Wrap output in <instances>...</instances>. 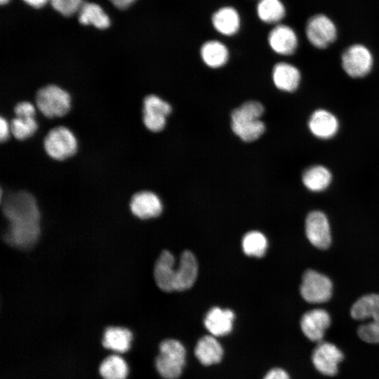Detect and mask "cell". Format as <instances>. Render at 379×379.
<instances>
[{
	"label": "cell",
	"mask_w": 379,
	"mask_h": 379,
	"mask_svg": "<svg viewBox=\"0 0 379 379\" xmlns=\"http://www.w3.org/2000/svg\"><path fill=\"white\" fill-rule=\"evenodd\" d=\"M2 211L9 222L4 234L8 244L26 249L36 244L40 234V212L33 195L25 191L7 195Z\"/></svg>",
	"instance_id": "1"
},
{
	"label": "cell",
	"mask_w": 379,
	"mask_h": 379,
	"mask_svg": "<svg viewBox=\"0 0 379 379\" xmlns=\"http://www.w3.org/2000/svg\"><path fill=\"white\" fill-rule=\"evenodd\" d=\"M190 354L181 340L173 337L162 339L154 358L157 374L161 379H180L187 366Z\"/></svg>",
	"instance_id": "2"
},
{
	"label": "cell",
	"mask_w": 379,
	"mask_h": 379,
	"mask_svg": "<svg viewBox=\"0 0 379 379\" xmlns=\"http://www.w3.org/2000/svg\"><path fill=\"white\" fill-rule=\"evenodd\" d=\"M351 317L361 324L356 333L362 342L379 345V294L361 296L350 309Z\"/></svg>",
	"instance_id": "3"
},
{
	"label": "cell",
	"mask_w": 379,
	"mask_h": 379,
	"mask_svg": "<svg viewBox=\"0 0 379 379\" xmlns=\"http://www.w3.org/2000/svg\"><path fill=\"white\" fill-rule=\"evenodd\" d=\"M263 105L256 100H248L231 113V128L234 133L246 142L258 140L265 132V125L260 119Z\"/></svg>",
	"instance_id": "4"
},
{
	"label": "cell",
	"mask_w": 379,
	"mask_h": 379,
	"mask_svg": "<svg viewBox=\"0 0 379 379\" xmlns=\"http://www.w3.org/2000/svg\"><path fill=\"white\" fill-rule=\"evenodd\" d=\"M34 104L37 111L51 119L67 115L72 109V101L66 89L56 84H48L36 91Z\"/></svg>",
	"instance_id": "5"
},
{
	"label": "cell",
	"mask_w": 379,
	"mask_h": 379,
	"mask_svg": "<svg viewBox=\"0 0 379 379\" xmlns=\"http://www.w3.org/2000/svg\"><path fill=\"white\" fill-rule=\"evenodd\" d=\"M45 154L51 159L63 161L73 157L78 152L79 141L67 126L59 125L51 128L42 141Z\"/></svg>",
	"instance_id": "6"
},
{
	"label": "cell",
	"mask_w": 379,
	"mask_h": 379,
	"mask_svg": "<svg viewBox=\"0 0 379 379\" xmlns=\"http://www.w3.org/2000/svg\"><path fill=\"white\" fill-rule=\"evenodd\" d=\"M345 359L346 354L343 350L328 340L314 344L310 358L313 368L325 378L337 376Z\"/></svg>",
	"instance_id": "7"
},
{
	"label": "cell",
	"mask_w": 379,
	"mask_h": 379,
	"mask_svg": "<svg viewBox=\"0 0 379 379\" xmlns=\"http://www.w3.org/2000/svg\"><path fill=\"white\" fill-rule=\"evenodd\" d=\"M374 58L365 45L354 44L347 47L342 54L341 65L344 72L353 79L367 76L372 70Z\"/></svg>",
	"instance_id": "8"
},
{
	"label": "cell",
	"mask_w": 379,
	"mask_h": 379,
	"mask_svg": "<svg viewBox=\"0 0 379 379\" xmlns=\"http://www.w3.org/2000/svg\"><path fill=\"white\" fill-rule=\"evenodd\" d=\"M236 322L237 314L233 310L218 305L209 308L202 318L206 332L221 340L232 334Z\"/></svg>",
	"instance_id": "9"
},
{
	"label": "cell",
	"mask_w": 379,
	"mask_h": 379,
	"mask_svg": "<svg viewBox=\"0 0 379 379\" xmlns=\"http://www.w3.org/2000/svg\"><path fill=\"white\" fill-rule=\"evenodd\" d=\"M331 323V317L328 311L322 308H314L302 315L299 328L309 342L316 344L325 340Z\"/></svg>",
	"instance_id": "10"
},
{
	"label": "cell",
	"mask_w": 379,
	"mask_h": 379,
	"mask_svg": "<svg viewBox=\"0 0 379 379\" xmlns=\"http://www.w3.org/2000/svg\"><path fill=\"white\" fill-rule=\"evenodd\" d=\"M300 291L306 302L312 304L324 303L331 297L332 283L324 274L309 270L302 276Z\"/></svg>",
	"instance_id": "11"
},
{
	"label": "cell",
	"mask_w": 379,
	"mask_h": 379,
	"mask_svg": "<svg viewBox=\"0 0 379 379\" xmlns=\"http://www.w3.org/2000/svg\"><path fill=\"white\" fill-rule=\"evenodd\" d=\"M225 352L222 340L206 333L197 339L190 354L201 366L210 368L220 364Z\"/></svg>",
	"instance_id": "12"
},
{
	"label": "cell",
	"mask_w": 379,
	"mask_h": 379,
	"mask_svg": "<svg viewBox=\"0 0 379 379\" xmlns=\"http://www.w3.org/2000/svg\"><path fill=\"white\" fill-rule=\"evenodd\" d=\"M172 111L170 104L155 94H149L142 100V121L149 131H161L166 124V117Z\"/></svg>",
	"instance_id": "13"
},
{
	"label": "cell",
	"mask_w": 379,
	"mask_h": 379,
	"mask_svg": "<svg viewBox=\"0 0 379 379\" xmlns=\"http://www.w3.org/2000/svg\"><path fill=\"white\" fill-rule=\"evenodd\" d=\"M305 34L314 47L323 49L335 41L338 31L330 18L324 14H317L308 19L305 26Z\"/></svg>",
	"instance_id": "14"
},
{
	"label": "cell",
	"mask_w": 379,
	"mask_h": 379,
	"mask_svg": "<svg viewBox=\"0 0 379 379\" xmlns=\"http://www.w3.org/2000/svg\"><path fill=\"white\" fill-rule=\"evenodd\" d=\"M305 233L310 242L321 249L328 248L331 241V230L326 215L319 211L310 212L305 220Z\"/></svg>",
	"instance_id": "15"
},
{
	"label": "cell",
	"mask_w": 379,
	"mask_h": 379,
	"mask_svg": "<svg viewBox=\"0 0 379 379\" xmlns=\"http://www.w3.org/2000/svg\"><path fill=\"white\" fill-rule=\"evenodd\" d=\"M307 126L310 132L317 138L328 140L336 135L340 123L338 117L326 109H317L310 116Z\"/></svg>",
	"instance_id": "16"
},
{
	"label": "cell",
	"mask_w": 379,
	"mask_h": 379,
	"mask_svg": "<svg viewBox=\"0 0 379 379\" xmlns=\"http://www.w3.org/2000/svg\"><path fill=\"white\" fill-rule=\"evenodd\" d=\"M268 43L272 50L281 55L293 54L298 46L295 30L288 25L278 24L269 33Z\"/></svg>",
	"instance_id": "17"
},
{
	"label": "cell",
	"mask_w": 379,
	"mask_h": 379,
	"mask_svg": "<svg viewBox=\"0 0 379 379\" xmlns=\"http://www.w3.org/2000/svg\"><path fill=\"white\" fill-rule=\"evenodd\" d=\"M130 208L134 215L145 220L159 216L163 207L156 194L149 191H141L133 195Z\"/></svg>",
	"instance_id": "18"
},
{
	"label": "cell",
	"mask_w": 379,
	"mask_h": 379,
	"mask_svg": "<svg viewBox=\"0 0 379 379\" xmlns=\"http://www.w3.org/2000/svg\"><path fill=\"white\" fill-rule=\"evenodd\" d=\"M198 264L194 254L185 251L180 256L178 267L175 273V291H183L190 288L197 277Z\"/></svg>",
	"instance_id": "19"
},
{
	"label": "cell",
	"mask_w": 379,
	"mask_h": 379,
	"mask_svg": "<svg viewBox=\"0 0 379 379\" xmlns=\"http://www.w3.org/2000/svg\"><path fill=\"white\" fill-rule=\"evenodd\" d=\"M272 79L277 88L284 92L292 93L300 86L301 74L293 65L280 62L274 66Z\"/></svg>",
	"instance_id": "20"
},
{
	"label": "cell",
	"mask_w": 379,
	"mask_h": 379,
	"mask_svg": "<svg viewBox=\"0 0 379 379\" xmlns=\"http://www.w3.org/2000/svg\"><path fill=\"white\" fill-rule=\"evenodd\" d=\"M175 259L168 251H164L157 259L154 269V277L158 287L165 292L174 290Z\"/></svg>",
	"instance_id": "21"
},
{
	"label": "cell",
	"mask_w": 379,
	"mask_h": 379,
	"mask_svg": "<svg viewBox=\"0 0 379 379\" xmlns=\"http://www.w3.org/2000/svg\"><path fill=\"white\" fill-rule=\"evenodd\" d=\"M211 21L215 29L225 36L234 35L241 26L239 13L232 6H224L217 10L213 14Z\"/></svg>",
	"instance_id": "22"
},
{
	"label": "cell",
	"mask_w": 379,
	"mask_h": 379,
	"mask_svg": "<svg viewBox=\"0 0 379 379\" xmlns=\"http://www.w3.org/2000/svg\"><path fill=\"white\" fill-rule=\"evenodd\" d=\"M132 340L133 333L127 328L109 326L103 332L102 344L115 354H121L130 349Z\"/></svg>",
	"instance_id": "23"
},
{
	"label": "cell",
	"mask_w": 379,
	"mask_h": 379,
	"mask_svg": "<svg viewBox=\"0 0 379 379\" xmlns=\"http://www.w3.org/2000/svg\"><path fill=\"white\" fill-rule=\"evenodd\" d=\"M203 62L211 68L224 66L229 59V51L221 41L211 40L206 41L200 49Z\"/></svg>",
	"instance_id": "24"
},
{
	"label": "cell",
	"mask_w": 379,
	"mask_h": 379,
	"mask_svg": "<svg viewBox=\"0 0 379 379\" xmlns=\"http://www.w3.org/2000/svg\"><path fill=\"white\" fill-rule=\"evenodd\" d=\"M302 180L309 190L319 192L326 190L330 185L332 175L326 166L314 165L304 171Z\"/></svg>",
	"instance_id": "25"
},
{
	"label": "cell",
	"mask_w": 379,
	"mask_h": 379,
	"mask_svg": "<svg viewBox=\"0 0 379 379\" xmlns=\"http://www.w3.org/2000/svg\"><path fill=\"white\" fill-rule=\"evenodd\" d=\"M98 371L102 379H126L128 366L122 357L113 354L100 362Z\"/></svg>",
	"instance_id": "26"
},
{
	"label": "cell",
	"mask_w": 379,
	"mask_h": 379,
	"mask_svg": "<svg viewBox=\"0 0 379 379\" xmlns=\"http://www.w3.org/2000/svg\"><path fill=\"white\" fill-rule=\"evenodd\" d=\"M79 21L84 25H92L100 29L109 27L110 20L102 8L94 3H84L79 10Z\"/></svg>",
	"instance_id": "27"
},
{
	"label": "cell",
	"mask_w": 379,
	"mask_h": 379,
	"mask_svg": "<svg viewBox=\"0 0 379 379\" xmlns=\"http://www.w3.org/2000/svg\"><path fill=\"white\" fill-rule=\"evenodd\" d=\"M256 12L261 21L277 24L285 17L286 8L281 0H259Z\"/></svg>",
	"instance_id": "28"
},
{
	"label": "cell",
	"mask_w": 379,
	"mask_h": 379,
	"mask_svg": "<svg viewBox=\"0 0 379 379\" xmlns=\"http://www.w3.org/2000/svg\"><path fill=\"white\" fill-rule=\"evenodd\" d=\"M11 135L16 140L24 141L32 137L39 128L35 117H14L10 121Z\"/></svg>",
	"instance_id": "29"
},
{
	"label": "cell",
	"mask_w": 379,
	"mask_h": 379,
	"mask_svg": "<svg viewBox=\"0 0 379 379\" xmlns=\"http://www.w3.org/2000/svg\"><path fill=\"white\" fill-rule=\"evenodd\" d=\"M242 248L247 255L262 257L267 248V238L258 231L249 232L243 237Z\"/></svg>",
	"instance_id": "30"
},
{
	"label": "cell",
	"mask_w": 379,
	"mask_h": 379,
	"mask_svg": "<svg viewBox=\"0 0 379 379\" xmlns=\"http://www.w3.org/2000/svg\"><path fill=\"white\" fill-rule=\"evenodd\" d=\"M53 8L65 16H69L79 11L82 0H50Z\"/></svg>",
	"instance_id": "31"
},
{
	"label": "cell",
	"mask_w": 379,
	"mask_h": 379,
	"mask_svg": "<svg viewBox=\"0 0 379 379\" xmlns=\"http://www.w3.org/2000/svg\"><path fill=\"white\" fill-rule=\"evenodd\" d=\"M14 117H35L37 109L34 103L29 100L18 102L13 108Z\"/></svg>",
	"instance_id": "32"
},
{
	"label": "cell",
	"mask_w": 379,
	"mask_h": 379,
	"mask_svg": "<svg viewBox=\"0 0 379 379\" xmlns=\"http://www.w3.org/2000/svg\"><path fill=\"white\" fill-rule=\"evenodd\" d=\"M262 379H293L290 372L283 366H275L269 368Z\"/></svg>",
	"instance_id": "33"
},
{
	"label": "cell",
	"mask_w": 379,
	"mask_h": 379,
	"mask_svg": "<svg viewBox=\"0 0 379 379\" xmlns=\"http://www.w3.org/2000/svg\"><path fill=\"white\" fill-rule=\"evenodd\" d=\"M11 135L10 121L4 117H0V140L1 142H6Z\"/></svg>",
	"instance_id": "34"
},
{
	"label": "cell",
	"mask_w": 379,
	"mask_h": 379,
	"mask_svg": "<svg viewBox=\"0 0 379 379\" xmlns=\"http://www.w3.org/2000/svg\"><path fill=\"white\" fill-rule=\"evenodd\" d=\"M118 8L124 9L131 6L135 0H109Z\"/></svg>",
	"instance_id": "35"
},
{
	"label": "cell",
	"mask_w": 379,
	"mask_h": 379,
	"mask_svg": "<svg viewBox=\"0 0 379 379\" xmlns=\"http://www.w3.org/2000/svg\"><path fill=\"white\" fill-rule=\"evenodd\" d=\"M28 5L34 8H41L44 6L48 0H22Z\"/></svg>",
	"instance_id": "36"
},
{
	"label": "cell",
	"mask_w": 379,
	"mask_h": 379,
	"mask_svg": "<svg viewBox=\"0 0 379 379\" xmlns=\"http://www.w3.org/2000/svg\"><path fill=\"white\" fill-rule=\"evenodd\" d=\"M9 1V0H0L1 4H6Z\"/></svg>",
	"instance_id": "37"
}]
</instances>
